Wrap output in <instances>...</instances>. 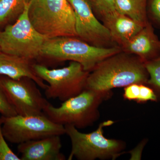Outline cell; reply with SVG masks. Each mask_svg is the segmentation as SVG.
Masks as SVG:
<instances>
[{
    "label": "cell",
    "instance_id": "cell-1",
    "mask_svg": "<svg viewBox=\"0 0 160 160\" xmlns=\"http://www.w3.org/2000/svg\"><path fill=\"white\" fill-rule=\"evenodd\" d=\"M149 77L141 59L122 51L103 60L89 72L86 89L110 92L114 88L147 83Z\"/></svg>",
    "mask_w": 160,
    "mask_h": 160
},
{
    "label": "cell",
    "instance_id": "cell-6",
    "mask_svg": "<svg viewBox=\"0 0 160 160\" xmlns=\"http://www.w3.org/2000/svg\"><path fill=\"white\" fill-rule=\"evenodd\" d=\"M28 5L12 25L0 31V49L6 54L32 60L40 57L47 38L37 31L28 14Z\"/></svg>",
    "mask_w": 160,
    "mask_h": 160
},
{
    "label": "cell",
    "instance_id": "cell-4",
    "mask_svg": "<svg viewBox=\"0 0 160 160\" xmlns=\"http://www.w3.org/2000/svg\"><path fill=\"white\" fill-rule=\"evenodd\" d=\"M110 94V92L86 89L79 94L63 102L59 107H55L49 102L44 107L43 112L59 125H71L77 129L86 128L97 120L99 106Z\"/></svg>",
    "mask_w": 160,
    "mask_h": 160
},
{
    "label": "cell",
    "instance_id": "cell-8",
    "mask_svg": "<svg viewBox=\"0 0 160 160\" xmlns=\"http://www.w3.org/2000/svg\"><path fill=\"white\" fill-rule=\"evenodd\" d=\"M2 131L6 140L18 144L52 135L66 134L65 126L52 122L44 113L9 117L2 116Z\"/></svg>",
    "mask_w": 160,
    "mask_h": 160
},
{
    "label": "cell",
    "instance_id": "cell-2",
    "mask_svg": "<svg viewBox=\"0 0 160 160\" xmlns=\"http://www.w3.org/2000/svg\"><path fill=\"white\" fill-rule=\"evenodd\" d=\"M121 51L118 46L102 48L92 46L77 37H58L46 40L40 57L57 62H77L90 72L103 60Z\"/></svg>",
    "mask_w": 160,
    "mask_h": 160
},
{
    "label": "cell",
    "instance_id": "cell-18",
    "mask_svg": "<svg viewBox=\"0 0 160 160\" xmlns=\"http://www.w3.org/2000/svg\"><path fill=\"white\" fill-rule=\"evenodd\" d=\"M145 64L149 76L147 83L160 90V57Z\"/></svg>",
    "mask_w": 160,
    "mask_h": 160
},
{
    "label": "cell",
    "instance_id": "cell-10",
    "mask_svg": "<svg viewBox=\"0 0 160 160\" xmlns=\"http://www.w3.org/2000/svg\"><path fill=\"white\" fill-rule=\"evenodd\" d=\"M67 1L74 12L78 38L96 47L110 48L118 46L106 26L97 18L89 0Z\"/></svg>",
    "mask_w": 160,
    "mask_h": 160
},
{
    "label": "cell",
    "instance_id": "cell-13",
    "mask_svg": "<svg viewBox=\"0 0 160 160\" xmlns=\"http://www.w3.org/2000/svg\"><path fill=\"white\" fill-rule=\"evenodd\" d=\"M33 65L31 60L2 52H0V76L14 80L29 78L42 89H46L48 85L38 76L33 69Z\"/></svg>",
    "mask_w": 160,
    "mask_h": 160
},
{
    "label": "cell",
    "instance_id": "cell-9",
    "mask_svg": "<svg viewBox=\"0 0 160 160\" xmlns=\"http://www.w3.org/2000/svg\"><path fill=\"white\" fill-rule=\"evenodd\" d=\"M37 85L29 78L14 80L3 76L0 77V86L18 114L21 115L42 114L49 102Z\"/></svg>",
    "mask_w": 160,
    "mask_h": 160
},
{
    "label": "cell",
    "instance_id": "cell-21",
    "mask_svg": "<svg viewBox=\"0 0 160 160\" xmlns=\"http://www.w3.org/2000/svg\"><path fill=\"white\" fill-rule=\"evenodd\" d=\"M147 9L148 17L160 26V0H148Z\"/></svg>",
    "mask_w": 160,
    "mask_h": 160
},
{
    "label": "cell",
    "instance_id": "cell-11",
    "mask_svg": "<svg viewBox=\"0 0 160 160\" xmlns=\"http://www.w3.org/2000/svg\"><path fill=\"white\" fill-rule=\"evenodd\" d=\"M61 136L52 135L18 144L21 160H65Z\"/></svg>",
    "mask_w": 160,
    "mask_h": 160
},
{
    "label": "cell",
    "instance_id": "cell-15",
    "mask_svg": "<svg viewBox=\"0 0 160 160\" xmlns=\"http://www.w3.org/2000/svg\"><path fill=\"white\" fill-rule=\"evenodd\" d=\"M147 2L148 0H115V7L118 13L145 26L149 22Z\"/></svg>",
    "mask_w": 160,
    "mask_h": 160
},
{
    "label": "cell",
    "instance_id": "cell-7",
    "mask_svg": "<svg viewBox=\"0 0 160 160\" xmlns=\"http://www.w3.org/2000/svg\"><path fill=\"white\" fill-rule=\"evenodd\" d=\"M33 69L39 77L48 83L45 95L49 99H58L64 102L76 96L86 89L89 73L77 62L71 61L69 66L49 69L44 65L33 64Z\"/></svg>",
    "mask_w": 160,
    "mask_h": 160
},
{
    "label": "cell",
    "instance_id": "cell-19",
    "mask_svg": "<svg viewBox=\"0 0 160 160\" xmlns=\"http://www.w3.org/2000/svg\"><path fill=\"white\" fill-rule=\"evenodd\" d=\"M2 118H0V160H21L12 150L6 142V138L2 131Z\"/></svg>",
    "mask_w": 160,
    "mask_h": 160
},
{
    "label": "cell",
    "instance_id": "cell-16",
    "mask_svg": "<svg viewBox=\"0 0 160 160\" xmlns=\"http://www.w3.org/2000/svg\"><path fill=\"white\" fill-rule=\"evenodd\" d=\"M31 0H0V25L18 19Z\"/></svg>",
    "mask_w": 160,
    "mask_h": 160
},
{
    "label": "cell",
    "instance_id": "cell-17",
    "mask_svg": "<svg viewBox=\"0 0 160 160\" xmlns=\"http://www.w3.org/2000/svg\"><path fill=\"white\" fill-rule=\"evenodd\" d=\"M94 13L102 20L116 12L115 0H89Z\"/></svg>",
    "mask_w": 160,
    "mask_h": 160
},
{
    "label": "cell",
    "instance_id": "cell-12",
    "mask_svg": "<svg viewBox=\"0 0 160 160\" xmlns=\"http://www.w3.org/2000/svg\"><path fill=\"white\" fill-rule=\"evenodd\" d=\"M121 47L122 51L136 56L144 63L160 57V40L149 22Z\"/></svg>",
    "mask_w": 160,
    "mask_h": 160
},
{
    "label": "cell",
    "instance_id": "cell-3",
    "mask_svg": "<svg viewBox=\"0 0 160 160\" xmlns=\"http://www.w3.org/2000/svg\"><path fill=\"white\" fill-rule=\"evenodd\" d=\"M28 14L35 29L47 38L77 37L74 12L67 0H31Z\"/></svg>",
    "mask_w": 160,
    "mask_h": 160
},
{
    "label": "cell",
    "instance_id": "cell-23",
    "mask_svg": "<svg viewBox=\"0 0 160 160\" xmlns=\"http://www.w3.org/2000/svg\"><path fill=\"white\" fill-rule=\"evenodd\" d=\"M1 52V49H0V52Z\"/></svg>",
    "mask_w": 160,
    "mask_h": 160
},
{
    "label": "cell",
    "instance_id": "cell-5",
    "mask_svg": "<svg viewBox=\"0 0 160 160\" xmlns=\"http://www.w3.org/2000/svg\"><path fill=\"white\" fill-rule=\"evenodd\" d=\"M108 120L101 123L96 130L83 133L71 125L65 126L66 134L71 140L72 149L68 160L73 158L80 160L96 159L114 160L122 154L125 144L118 140L107 138L104 135V128L113 124Z\"/></svg>",
    "mask_w": 160,
    "mask_h": 160
},
{
    "label": "cell",
    "instance_id": "cell-14",
    "mask_svg": "<svg viewBox=\"0 0 160 160\" xmlns=\"http://www.w3.org/2000/svg\"><path fill=\"white\" fill-rule=\"evenodd\" d=\"M102 21L109 30L113 41L120 47L132 38L145 26L117 11L106 17Z\"/></svg>",
    "mask_w": 160,
    "mask_h": 160
},
{
    "label": "cell",
    "instance_id": "cell-22",
    "mask_svg": "<svg viewBox=\"0 0 160 160\" xmlns=\"http://www.w3.org/2000/svg\"><path fill=\"white\" fill-rule=\"evenodd\" d=\"M157 99L154 92L151 89L143 84H140L138 97V102H145L148 101H156Z\"/></svg>",
    "mask_w": 160,
    "mask_h": 160
},
{
    "label": "cell",
    "instance_id": "cell-20",
    "mask_svg": "<svg viewBox=\"0 0 160 160\" xmlns=\"http://www.w3.org/2000/svg\"><path fill=\"white\" fill-rule=\"evenodd\" d=\"M0 113L4 117H9L18 114L14 107L0 86Z\"/></svg>",
    "mask_w": 160,
    "mask_h": 160
}]
</instances>
